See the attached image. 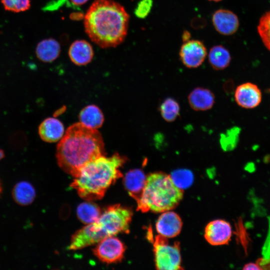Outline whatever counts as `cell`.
I'll list each match as a JSON object with an SVG mask.
<instances>
[{
	"label": "cell",
	"mask_w": 270,
	"mask_h": 270,
	"mask_svg": "<svg viewBox=\"0 0 270 270\" xmlns=\"http://www.w3.org/2000/svg\"><path fill=\"white\" fill-rule=\"evenodd\" d=\"M129 20L128 14L118 2L94 0L84 16V30L100 48H114L124 40Z\"/></svg>",
	"instance_id": "1"
},
{
	"label": "cell",
	"mask_w": 270,
	"mask_h": 270,
	"mask_svg": "<svg viewBox=\"0 0 270 270\" xmlns=\"http://www.w3.org/2000/svg\"><path fill=\"white\" fill-rule=\"evenodd\" d=\"M104 155L100 132L80 122L74 124L67 129L56 148L59 166L74 178L88 163Z\"/></svg>",
	"instance_id": "2"
},
{
	"label": "cell",
	"mask_w": 270,
	"mask_h": 270,
	"mask_svg": "<svg viewBox=\"0 0 270 270\" xmlns=\"http://www.w3.org/2000/svg\"><path fill=\"white\" fill-rule=\"evenodd\" d=\"M126 158L118 153L102 156L86 164L74 178L70 186L88 201L102 198L108 188L122 176L120 168Z\"/></svg>",
	"instance_id": "3"
},
{
	"label": "cell",
	"mask_w": 270,
	"mask_h": 270,
	"mask_svg": "<svg viewBox=\"0 0 270 270\" xmlns=\"http://www.w3.org/2000/svg\"><path fill=\"white\" fill-rule=\"evenodd\" d=\"M132 216V210L120 204L108 206L96 220L76 232L68 249H82L107 237L128 233Z\"/></svg>",
	"instance_id": "4"
},
{
	"label": "cell",
	"mask_w": 270,
	"mask_h": 270,
	"mask_svg": "<svg viewBox=\"0 0 270 270\" xmlns=\"http://www.w3.org/2000/svg\"><path fill=\"white\" fill-rule=\"evenodd\" d=\"M183 196L182 190L173 182L170 175L155 172L146 176L142 195L136 202L142 212H163L175 208Z\"/></svg>",
	"instance_id": "5"
},
{
	"label": "cell",
	"mask_w": 270,
	"mask_h": 270,
	"mask_svg": "<svg viewBox=\"0 0 270 270\" xmlns=\"http://www.w3.org/2000/svg\"><path fill=\"white\" fill-rule=\"evenodd\" d=\"M156 268L160 270L181 269V256L179 244H168L166 238L160 235L154 244Z\"/></svg>",
	"instance_id": "6"
},
{
	"label": "cell",
	"mask_w": 270,
	"mask_h": 270,
	"mask_svg": "<svg viewBox=\"0 0 270 270\" xmlns=\"http://www.w3.org/2000/svg\"><path fill=\"white\" fill-rule=\"evenodd\" d=\"M126 250L124 244L118 238L111 236L99 242L94 248V254L102 262L112 264L120 262Z\"/></svg>",
	"instance_id": "7"
},
{
	"label": "cell",
	"mask_w": 270,
	"mask_h": 270,
	"mask_svg": "<svg viewBox=\"0 0 270 270\" xmlns=\"http://www.w3.org/2000/svg\"><path fill=\"white\" fill-rule=\"evenodd\" d=\"M182 63L188 68H196L204 62L207 55L204 44L198 40H190L184 42L180 52Z\"/></svg>",
	"instance_id": "8"
},
{
	"label": "cell",
	"mask_w": 270,
	"mask_h": 270,
	"mask_svg": "<svg viewBox=\"0 0 270 270\" xmlns=\"http://www.w3.org/2000/svg\"><path fill=\"white\" fill-rule=\"evenodd\" d=\"M232 236L230 223L222 220H216L210 222L204 230V238L213 246L228 244Z\"/></svg>",
	"instance_id": "9"
},
{
	"label": "cell",
	"mask_w": 270,
	"mask_h": 270,
	"mask_svg": "<svg viewBox=\"0 0 270 270\" xmlns=\"http://www.w3.org/2000/svg\"><path fill=\"white\" fill-rule=\"evenodd\" d=\"M234 99L240 106L252 109L260 105L262 100V94L257 85L247 82L237 86L234 92Z\"/></svg>",
	"instance_id": "10"
},
{
	"label": "cell",
	"mask_w": 270,
	"mask_h": 270,
	"mask_svg": "<svg viewBox=\"0 0 270 270\" xmlns=\"http://www.w3.org/2000/svg\"><path fill=\"white\" fill-rule=\"evenodd\" d=\"M212 24L220 34L230 36L234 34L239 26L237 16L231 10L219 9L212 16Z\"/></svg>",
	"instance_id": "11"
},
{
	"label": "cell",
	"mask_w": 270,
	"mask_h": 270,
	"mask_svg": "<svg viewBox=\"0 0 270 270\" xmlns=\"http://www.w3.org/2000/svg\"><path fill=\"white\" fill-rule=\"evenodd\" d=\"M182 226L180 216L176 212L168 210L160 216L156 222V228L159 235L172 238L180 234Z\"/></svg>",
	"instance_id": "12"
},
{
	"label": "cell",
	"mask_w": 270,
	"mask_h": 270,
	"mask_svg": "<svg viewBox=\"0 0 270 270\" xmlns=\"http://www.w3.org/2000/svg\"><path fill=\"white\" fill-rule=\"evenodd\" d=\"M68 54L74 64L77 66H84L92 61L94 52L90 44L86 40H79L70 44Z\"/></svg>",
	"instance_id": "13"
},
{
	"label": "cell",
	"mask_w": 270,
	"mask_h": 270,
	"mask_svg": "<svg viewBox=\"0 0 270 270\" xmlns=\"http://www.w3.org/2000/svg\"><path fill=\"white\" fill-rule=\"evenodd\" d=\"M188 104L196 111H205L210 109L215 102V97L210 90L198 87L194 89L188 96Z\"/></svg>",
	"instance_id": "14"
},
{
	"label": "cell",
	"mask_w": 270,
	"mask_h": 270,
	"mask_svg": "<svg viewBox=\"0 0 270 270\" xmlns=\"http://www.w3.org/2000/svg\"><path fill=\"white\" fill-rule=\"evenodd\" d=\"M146 176L140 169L128 171L124 178V184L130 196L136 202L140 198L144 188Z\"/></svg>",
	"instance_id": "15"
},
{
	"label": "cell",
	"mask_w": 270,
	"mask_h": 270,
	"mask_svg": "<svg viewBox=\"0 0 270 270\" xmlns=\"http://www.w3.org/2000/svg\"><path fill=\"white\" fill-rule=\"evenodd\" d=\"M64 127L58 120L49 118L44 120L40 125L38 134L42 140L46 142H54L62 138Z\"/></svg>",
	"instance_id": "16"
},
{
	"label": "cell",
	"mask_w": 270,
	"mask_h": 270,
	"mask_svg": "<svg viewBox=\"0 0 270 270\" xmlns=\"http://www.w3.org/2000/svg\"><path fill=\"white\" fill-rule=\"evenodd\" d=\"M60 43L54 38H48L40 42L36 48L37 58L44 62H50L56 60L60 53Z\"/></svg>",
	"instance_id": "17"
},
{
	"label": "cell",
	"mask_w": 270,
	"mask_h": 270,
	"mask_svg": "<svg viewBox=\"0 0 270 270\" xmlns=\"http://www.w3.org/2000/svg\"><path fill=\"white\" fill-rule=\"evenodd\" d=\"M36 192L34 186L26 181L16 183L12 190V197L18 205L26 206L30 204L34 200Z\"/></svg>",
	"instance_id": "18"
},
{
	"label": "cell",
	"mask_w": 270,
	"mask_h": 270,
	"mask_svg": "<svg viewBox=\"0 0 270 270\" xmlns=\"http://www.w3.org/2000/svg\"><path fill=\"white\" fill-rule=\"evenodd\" d=\"M80 122L93 129L100 128L104 122V116L97 106L92 104L84 108L79 114Z\"/></svg>",
	"instance_id": "19"
},
{
	"label": "cell",
	"mask_w": 270,
	"mask_h": 270,
	"mask_svg": "<svg viewBox=\"0 0 270 270\" xmlns=\"http://www.w3.org/2000/svg\"><path fill=\"white\" fill-rule=\"evenodd\" d=\"M208 58L210 66L217 70L226 68L231 60L229 51L222 45L212 46L209 51Z\"/></svg>",
	"instance_id": "20"
},
{
	"label": "cell",
	"mask_w": 270,
	"mask_h": 270,
	"mask_svg": "<svg viewBox=\"0 0 270 270\" xmlns=\"http://www.w3.org/2000/svg\"><path fill=\"white\" fill-rule=\"evenodd\" d=\"M76 214L78 219L85 224H90L96 220L101 214L100 207L96 204L84 202L77 208Z\"/></svg>",
	"instance_id": "21"
},
{
	"label": "cell",
	"mask_w": 270,
	"mask_h": 270,
	"mask_svg": "<svg viewBox=\"0 0 270 270\" xmlns=\"http://www.w3.org/2000/svg\"><path fill=\"white\" fill-rule=\"evenodd\" d=\"M160 111L163 119L167 122L174 121L180 114L178 102L173 98H168L161 104Z\"/></svg>",
	"instance_id": "22"
},
{
	"label": "cell",
	"mask_w": 270,
	"mask_h": 270,
	"mask_svg": "<svg viewBox=\"0 0 270 270\" xmlns=\"http://www.w3.org/2000/svg\"><path fill=\"white\" fill-rule=\"evenodd\" d=\"M170 176L174 184L181 190L186 188L190 186L194 180L192 172L186 169L174 170Z\"/></svg>",
	"instance_id": "23"
},
{
	"label": "cell",
	"mask_w": 270,
	"mask_h": 270,
	"mask_svg": "<svg viewBox=\"0 0 270 270\" xmlns=\"http://www.w3.org/2000/svg\"><path fill=\"white\" fill-rule=\"evenodd\" d=\"M258 31L264 45L270 51V10L260 18Z\"/></svg>",
	"instance_id": "24"
},
{
	"label": "cell",
	"mask_w": 270,
	"mask_h": 270,
	"mask_svg": "<svg viewBox=\"0 0 270 270\" xmlns=\"http://www.w3.org/2000/svg\"><path fill=\"white\" fill-rule=\"evenodd\" d=\"M5 10L13 12L28 10L31 6L30 0H0Z\"/></svg>",
	"instance_id": "25"
},
{
	"label": "cell",
	"mask_w": 270,
	"mask_h": 270,
	"mask_svg": "<svg viewBox=\"0 0 270 270\" xmlns=\"http://www.w3.org/2000/svg\"><path fill=\"white\" fill-rule=\"evenodd\" d=\"M152 5V0H141L134 10L136 16L140 18H146L150 12Z\"/></svg>",
	"instance_id": "26"
},
{
	"label": "cell",
	"mask_w": 270,
	"mask_h": 270,
	"mask_svg": "<svg viewBox=\"0 0 270 270\" xmlns=\"http://www.w3.org/2000/svg\"><path fill=\"white\" fill-rule=\"evenodd\" d=\"M256 263L260 267L262 270H270V259L260 258L256 260Z\"/></svg>",
	"instance_id": "27"
},
{
	"label": "cell",
	"mask_w": 270,
	"mask_h": 270,
	"mask_svg": "<svg viewBox=\"0 0 270 270\" xmlns=\"http://www.w3.org/2000/svg\"><path fill=\"white\" fill-rule=\"evenodd\" d=\"M243 270H262L260 267L256 262H250L246 264L242 268Z\"/></svg>",
	"instance_id": "28"
},
{
	"label": "cell",
	"mask_w": 270,
	"mask_h": 270,
	"mask_svg": "<svg viewBox=\"0 0 270 270\" xmlns=\"http://www.w3.org/2000/svg\"><path fill=\"white\" fill-rule=\"evenodd\" d=\"M190 34L187 30L184 31L182 34V40L183 42H186L190 40Z\"/></svg>",
	"instance_id": "29"
},
{
	"label": "cell",
	"mask_w": 270,
	"mask_h": 270,
	"mask_svg": "<svg viewBox=\"0 0 270 270\" xmlns=\"http://www.w3.org/2000/svg\"><path fill=\"white\" fill-rule=\"evenodd\" d=\"M71 2L77 6H82L85 4L89 0H70Z\"/></svg>",
	"instance_id": "30"
},
{
	"label": "cell",
	"mask_w": 270,
	"mask_h": 270,
	"mask_svg": "<svg viewBox=\"0 0 270 270\" xmlns=\"http://www.w3.org/2000/svg\"><path fill=\"white\" fill-rule=\"evenodd\" d=\"M4 156V154L2 150H0V160H1Z\"/></svg>",
	"instance_id": "31"
},
{
	"label": "cell",
	"mask_w": 270,
	"mask_h": 270,
	"mask_svg": "<svg viewBox=\"0 0 270 270\" xmlns=\"http://www.w3.org/2000/svg\"><path fill=\"white\" fill-rule=\"evenodd\" d=\"M2 184L0 180V194H2Z\"/></svg>",
	"instance_id": "32"
},
{
	"label": "cell",
	"mask_w": 270,
	"mask_h": 270,
	"mask_svg": "<svg viewBox=\"0 0 270 270\" xmlns=\"http://www.w3.org/2000/svg\"><path fill=\"white\" fill-rule=\"evenodd\" d=\"M208 0L210 1V2H218L222 0Z\"/></svg>",
	"instance_id": "33"
}]
</instances>
